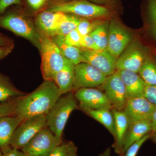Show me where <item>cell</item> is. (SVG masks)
Returning a JSON list of instances; mask_svg holds the SVG:
<instances>
[{
  "mask_svg": "<svg viewBox=\"0 0 156 156\" xmlns=\"http://www.w3.org/2000/svg\"><path fill=\"white\" fill-rule=\"evenodd\" d=\"M62 95L54 81L44 80L33 92L16 99L14 115L23 120L47 115Z\"/></svg>",
  "mask_w": 156,
  "mask_h": 156,
  "instance_id": "cell-1",
  "label": "cell"
},
{
  "mask_svg": "<svg viewBox=\"0 0 156 156\" xmlns=\"http://www.w3.org/2000/svg\"><path fill=\"white\" fill-rule=\"evenodd\" d=\"M0 27L27 39L39 51L41 50V35L34 21L20 11L14 10L6 11L0 15Z\"/></svg>",
  "mask_w": 156,
  "mask_h": 156,
  "instance_id": "cell-2",
  "label": "cell"
},
{
  "mask_svg": "<svg viewBox=\"0 0 156 156\" xmlns=\"http://www.w3.org/2000/svg\"><path fill=\"white\" fill-rule=\"evenodd\" d=\"M79 108L74 94L62 95L47 115L48 127L59 142H62L63 130L70 115Z\"/></svg>",
  "mask_w": 156,
  "mask_h": 156,
  "instance_id": "cell-3",
  "label": "cell"
},
{
  "mask_svg": "<svg viewBox=\"0 0 156 156\" xmlns=\"http://www.w3.org/2000/svg\"><path fill=\"white\" fill-rule=\"evenodd\" d=\"M40 35L42 76L44 80L53 81L56 74L64 66L66 58L50 37L43 34Z\"/></svg>",
  "mask_w": 156,
  "mask_h": 156,
  "instance_id": "cell-4",
  "label": "cell"
},
{
  "mask_svg": "<svg viewBox=\"0 0 156 156\" xmlns=\"http://www.w3.org/2000/svg\"><path fill=\"white\" fill-rule=\"evenodd\" d=\"M47 10L51 12L73 14L85 19L105 17L110 14L109 10L105 7L85 0H74L69 2L57 1L52 3Z\"/></svg>",
  "mask_w": 156,
  "mask_h": 156,
  "instance_id": "cell-5",
  "label": "cell"
},
{
  "mask_svg": "<svg viewBox=\"0 0 156 156\" xmlns=\"http://www.w3.org/2000/svg\"><path fill=\"white\" fill-rule=\"evenodd\" d=\"M150 50L140 41L128 46L118 58L116 69L126 70L138 73L149 55Z\"/></svg>",
  "mask_w": 156,
  "mask_h": 156,
  "instance_id": "cell-6",
  "label": "cell"
},
{
  "mask_svg": "<svg viewBox=\"0 0 156 156\" xmlns=\"http://www.w3.org/2000/svg\"><path fill=\"white\" fill-rule=\"evenodd\" d=\"M47 126V115L36 116L24 120L14 131L10 146L21 150L36 134Z\"/></svg>",
  "mask_w": 156,
  "mask_h": 156,
  "instance_id": "cell-7",
  "label": "cell"
},
{
  "mask_svg": "<svg viewBox=\"0 0 156 156\" xmlns=\"http://www.w3.org/2000/svg\"><path fill=\"white\" fill-rule=\"evenodd\" d=\"M60 143L47 127L39 131L20 150L26 156H49Z\"/></svg>",
  "mask_w": 156,
  "mask_h": 156,
  "instance_id": "cell-8",
  "label": "cell"
},
{
  "mask_svg": "<svg viewBox=\"0 0 156 156\" xmlns=\"http://www.w3.org/2000/svg\"><path fill=\"white\" fill-rule=\"evenodd\" d=\"M107 76L92 65L81 62L75 65L73 90L82 88L101 87L106 80Z\"/></svg>",
  "mask_w": 156,
  "mask_h": 156,
  "instance_id": "cell-9",
  "label": "cell"
},
{
  "mask_svg": "<svg viewBox=\"0 0 156 156\" xmlns=\"http://www.w3.org/2000/svg\"><path fill=\"white\" fill-rule=\"evenodd\" d=\"M101 87L104 90L112 108L118 111H123L128 100L126 87L119 74L116 71L107 76Z\"/></svg>",
  "mask_w": 156,
  "mask_h": 156,
  "instance_id": "cell-10",
  "label": "cell"
},
{
  "mask_svg": "<svg viewBox=\"0 0 156 156\" xmlns=\"http://www.w3.org/2000/svg\"><path fill=\"white\" fill-rule=\"evenodd\" d=\"M82 62H86L99 70L107 76L116 70L117 58L107 50H90L82 49Z\"/></svg>",
  "mask_w": 156,
  "mask_h": 156,
  "instance_id": "cell-11",
  "label": "cell"
},
{
  "mask_svg": "<svg viewBox=\"0 0 156 156\" xmlns=\"http://www.w3.org/2000/svg\"><path fill=\"white\" fill-rule=\"evenodd\" d=\"M131 36L124 27L115 20L109 23L107 50L118 58L131 41Z\"/></svg>",
  "mask_w": 156,
  "mask_h": 156,
  "instance_id": "cell-12",
  "label": "cell"
},
{
  "mask_svg": "<svg viewBox=\"0 0 156 156\" xmlns=\"http://www.w3.org/2000/svg\"><path fill=\"white\" fill-rule=\"evenodd\" d=\"M156 106L144 97L128 98L123 111L130 124L151 119Z\"/></svg>",
  "mask_w": 156,
  "mask_h": 156,
  "instance_id": "cell-13",
  "label": "cell"
},
{
  "mask_svg": "<svg viewBox=\"0 0 156 156\" xmlns=\"http://www.w3.org/2000/svg\"><path fill=\"white\" fill-rule=\"evenodd\" d=\"M75 96L79 105L93 109H108L112 106L106 95L98 89L93 88H82L76 91Z\"/></svg>",
  "mask_w": 156,
  "mask_h": 156,
  "instance_id": "cell-14",
  "label": "cell"
},
{
  "mask_svg": "<svg viewBox=\"0 0 156 156\" xmlns=\"http://www.w3.org/2000/svg\"><path fill=\"white\" fill-rule=\"evenodd\" d=\"M66 16L67 14L61 12H51L46 10L37 15L35 24L40 34L52 37L56 35L59 26Z\"/></svg>",
  "mask_w": 156,
  "mask_h": 156,
  "instance_id": "cell-15",
  "label": "cell"
},
{
  "mask_svg": "<svg viewBox=\"0 0 156 156\" xmlns=\"http://www.w3.org/2000/svg\"><path fill=\"white\" fill-rule=\"evenodd\" d=\"M125 85L128 99L133 98L144 97L147 84L138 73L126 70H116Z\"/></svg>",
  "mask_w": 156,
  "mask_h": 156,
  "instance_id": "cell-16",
  "label": "cell"
},
{
  "mask_svg": "<svg viewBox=\"0 0 156 156\" xmlns=\"http://www.w3.org/2000/svg\"><path fill=\"white\" fill-rule=\"evenodd\" d=\"M23 121L14 115L0 118V148L2 152L11 147L10 143L14 131Z\"/></svg>",
  "mask_w": 156,
  "mask_h": 156,
  "instance_id": "cell-17",
  "label": "cell"
},
{
  "mask_svg": "<svg viewBox=\"0 0 156 156\" xmlns=\"http://www.w3.org/2000/svg\"><path fill=\"white\" fill-rule=\"evenodd\" d=\"M151 131H152L151 119L130 124L123 142V152H126L130 146L141 139Z\"/></svg>",
  "mask_w": 156,
  "mask_h": 156,
  "instance_id": "cell-18",
  "label": "cell"
},
{
  "mask_svg": "<svg viewBox=\"0 0 156 156\" xmlns=\"http://www.w3.org/2000/svg\"><path fill=\"white\" fill-rule=\"evenodd\" d=\"M75 68L74 64L66 58L64 66L54 78L53 81L62 95L73 90Z\"/></svg>",
  "mask_w": 156,
  "mask_h": 156,
  "instance_id": "cell-19",
  "label": "cell"
},
{
  "mask_svg": "<svg viewBox=\"0 0 156 156\" xmlns=\"http://www.w3.org/2000/svg\"><path fill=\"white\" fill-rule=\"evenodd\" d=\"M79 108L85 113L104 126L115 137V124L113 112L108 109H93L79 105Z\"/></svg>",
  "mask_w": 156,
  "mask_h": 156,
  "instance_id": "cell-20",
  "label": "cell"
},
{
  "mask_svg": "<svg viewBox=\"0 0 156 156\" xmlns=\"http://www.w3.org/2000/svg\"><path fill=\"white\" fill-rule=\"evenodd\" d=\"M115 124L114 147L118 154L122 152L123 144L124 139L129 128V122L128 118L123 111L116 110L113 111Z\"/></svg>",
  "mask_w": 156,
  "mask_h": 156,
  "instance_id": "cell-21",
  "label": "cell"
},
{
  "mask_svg": "<svg viewBox=\"0 0 156 156\" xmlns=\"http://www.w3.org/2000/svg\"><path fill=\"white\" fill-rule=\"evenodd\" d=\"M60 49L61 53L68 59L76 65L83 62L81 48L68 45L65 41V36L56 35L51 37Z\"/></svg>",
  "mask_w": 156,
  "mask_h": 156,
  "instance_id": "cell-22",
  "label": "cell"
},
{
  "mask_svg": "<svg viewBox=\"0 0 156 156\" xmlns=\"http://www.w3.org/2000/svg\"><path fill=\"white\" fill-rule=\"evenodd\" d=\"M26 94L17 89L8 76L0 73V103L14 100Z\"/></svg>",
  "mask_w": 156,
  "mask_h": 156,
  "instance_id": "cell-23",
  "label": "cell"
},
{
  "mask_svg": "<svg viewBox=\"0 0 156 156\" xmlns=\"http://www.w3.org/2000/svg\"><path fill=\"white\" fill-rule=\"evenodd\" d=\"M144 3L147 30L156 47V0H145Z\"/></svg>",
  "mask_w": 156,
  "mask_h": 156,
  "instance_id": "cell-24",
  "label": "cell"
},
{
  "mask_svg": "<svg viewBox=\"0 0 156 156\" xmlns=\"http://www.w3.org/2000/svg\"><path fill=\"white\" fill-rule=\"evenodd\" d=\"M147 85L156 86V57L150 53L138 73Z\"/></svg>",
  "mask_w": 156,
  "mask_h": 156,
  "instance_id": "cell-25",
  "label": "cell"
},
{
  "mask_svg": "<svg viewBox=\"0 0 156 156\" xmlns=\"http://www.w3.org/2000/svg\"><path fill=\"white\" fill-rule=\"evenodd\" d=\"M109 23L107 21L101 23L89 34L98 50L107 49Z\"/></svg>",
  "mask_w": 156,
  "mask_h": 156,
  "instance_id": "cell-26",
  "label": "cell"
},
{
  "mask_svg": "<svg viewBox=\"0 0 156 156\" xmlns=\"http://www.w3.org/2000/svg\"><path fill=\"white\" fill-rule=\"evenodd\" d=\"M77 151V147L73 141H62L56 146L49 156H78Z\"/></svg>",
  "mask_w": 156,
  "mask_h": 156,
  "instance_id": "cell-27",
  "label": "cell"
},
{
  "mask_svg": "<svg viewBox=\"0 0 156 156\" xmlns=\"http://www.w3.org/2000/svg\"><path fill=\"white\" fill-rule=\"evenodd\" d=\"M81 18L73 14H67L66 18L62 23L57 30L56 35L66 36L73 30L76 29Z\"/></svg>",
  "mask_w": 156,
  "mask_h": 156,
  "instance_id": "cell-28",
  "label": "cell"
},
{
  "mask_svg": "<svg viewBox=\"0 0 156 156\" xmlns=\"http://www.w3.org/2000/svg\"><path fill=\"white\" fill-rule=\"evenodd\" d=\"M99 21L90 22L87 19L81 18L76 30L81 37L89 35L101 23Z\"/></svg>",
  "mask_w": 156,
  "mask_h": 156,
  "instance_id": "cell-29",
  "label": "cell"
},
{
  "mask_svg": "<svg viewBox=\"0 0 156 156\" xmlns=\"http://www.w3.org/2000/svg\"><path fill=\"white\" fill-rule=\"evenodd\" d=\"M16 99L0 103V118L14 115Z\"/></svg>",
  "mask_w": 156,
  "mask_h": 156,
  "instance_id": "cell-30",
  "label": "cell"
},
{
  "mask_svg": "<svg viewBox=\"0 0 156 156\" xmlns=\"http://www.w3.org/2000/svg\"><path fill=\"white\" fill-rule=\"evenodd\" d=\"M65 41L68 45L81 48V36L76 29L73 30L65 36Z\"/></svg>",
  "mask_w": 156,
  "mask_h": 156,
  "instance_id": "cell-31",
  "label": "cell"
},
{
  "mask_svg": "<svg viewBox=\"0 0 156 156\" xmlns=\"http://www.w3.org/2000/svg\"><path fill=\"white\" fill-rule=\"evenodd\" d=\"M150 134H147L142 137L141 139L134 143L126 150L125 156H136L141 146L150 137Z\"/></svg>",
  "mask_w": 156,
  "mask_h": 156,
  "instance_id": "cell-32",
  "label": "cell"
},
{
  "mask_svg": "<svg viewBox=\"0 0 156 156\" xmlns=\"http://www.w3.org/2000/svg\"><path fill=\"white\" fill-rule=\"evenodd\" d=\"M81 46L82 49L90 50H98L93 39L90 35L81 37Z\"/></svg>",
  "mask_w": 156,
  "mask_h": 156,
  "instance_id": "cell-33",
  "label": "cell"
},
{
  "mask_svg": "<svg viewBox=\"0 0 156 156\" xmlns=\"http://www.w3.org/2000/svg\"><path fill=\"white\" fill-rule=\"evenodd\" d=\"M144 97L156 106V86L147 85L144 90Z\"/></svg>",
  "mask_w": 156,
  "mask_h": 156,
  "instance_id": "cell-34",
  "label": "cell"
},
{
  "mask_svg": "<svg viewBox=\"0 0 156 156\" xmlns=\"http://www.w3.org/2000/svg\"><path fill=\"white\" fill-rule=\"evenodd\" d=\"M22 0H0V15L5 13L10 6L20 5Z\"/></svg>",
  "mask_w": 156,
  "mask_h": 156,
  "instance_id": "cell-35",
  "label": "cell"
},
{
  "mask_svg": "<svg viewBox=\"0 0 156 156\" xmlns=\"http://www.w3.org/2000/svg\"><path fill=\"white\" fill-rule=\"evenodd\" d=\"M28 5L34 11H38L41 9L47 0H26Z\"/></svg>",
  "mask_w": 156,
  "mask_h": 156,
  "instance_id": "cell-36",
  "label": "cell"
},
{
  "mask_svg": "<svg viewBox=\"0 0 156 156\" xmlns=\"http://www.w3.org/2000/svg\"><path fill=\"white\" fill-rule=\"evenodd\" d=\"M3 156H26L25 154L20 150L11 147L3 151Z\"/></svg>",
  "mask_w": 156,
  "mask_h": 156,
  "instance_id": "cell-37",
  "label": "cell"
},
{
  "mask_svg": "<svg viewBox=\"0 0 156 156\" xmlns=\"http://www.w3.org/2000/svg\"><path fill=\"white\" fill-rule=\"evenodd\" d=\"M14 48V44L0 47V60L9 55Z\"/></svg>",
  "mask_w": 156,
  "mask_h": 156,
  "instance_id": "cell-38",
  "label": "cell"
},
{
  "mask_svg": "<svg viewBox=\"0 0 156 156\" xmlns=\"http://www.w3.org/2000/svg\"><path fill=\"white\" fill-rule=\"evenodd\" d=\"M14 44V41L12 39L0 33V47L2 46H8Z\"/></svg>",
  "mask_w": 156,
  "mask_h": 156,
  "instance_id": "cell-39",
  "label": "cell"
},
{
  "mask_svg": "<svg viewBox=\"0 0 156 156\" xmlns=\"http://www.w3.org/2000/svg\"><path fill=\"white\" fill-rule=\"evenodd\" d=\"M151 123L152 131L156 132V108L154 111L151 118Z\"/></svg>",
  "mask_w": 156,
  "mask_h": 156,
  "instance_id": "cell-40",
  "label": "cell"
},
{
  "mask_svg": "<svg viewBox=\"0 0 156 156\" xmlns=\"http://www.w3.org/2000/svg\"><path fill=\"white\" fill-rule=\"evenodd\" d=\"M99 156H111V150L110 148H108L102 153L100 154Z\"/></svg>",
  "mask_w": 156,
  "mask_h": 156,
  "instance_id": "cell-41",
  "label": "cell"
},
{
  "mask_svg": "<svg viewBox=\"0 0 156 156\" xmlns=\"http://www.w3.org/2000/svg\"><path fill=\"white\" fill-rule=\"evenodd\" d=\"M57 1L60 2H69V1H74V0H57Z\"/></svg>",
  "mask_w": 156,
  "mask_h": 156,
  "instance_id": "cell-42",
  "label": "cell"
},
{
  "mask_svg": "<svg viewBox=\"0 0 156 156\" xmlns=\"http://www.w3.org/2000/svg\"><path fill=\"white\" fill-rule=\"evenodd\" d=\"M93 1H95V2H103L106 1V0H93Z\"/></svg>",
  "mask_w": 156,
  "mask_h": 156,
  "instance_id": "cell-43",
  "label": "cell"
},
{
  "mask_svg": "<svg viewBox=\"0 0 156 156\" xmlns=\"http://www.w3.org/2000/svg\"><path fill=\"white\" fill-rule=\"evenodd\" d=\"M0 156H3V153L1 148H0Z\"/></svg>",
  "mask_w": 156,
  "mask_h": 156,
  "instance_id": "cell-44",
  "label": "cell"
}]
</instances>
